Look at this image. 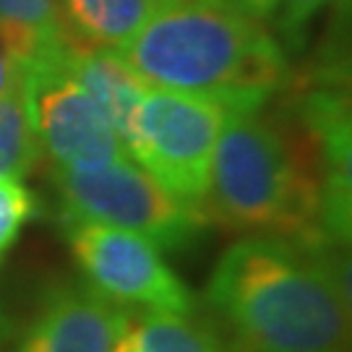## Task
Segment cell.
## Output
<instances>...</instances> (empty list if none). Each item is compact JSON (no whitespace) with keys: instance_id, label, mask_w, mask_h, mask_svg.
Instances as JSON below:
<instances>
[{"instance_id":"1","label":"cell","mask_w":352,"mask_h":352,"mask_svg":"<svg viewBox=\"0 0 352 352\" xmlns=\"http://www.w3.org/2000/svg\"><path fill=\"white\" fill-rule=\"evenodd\" d=\"M206 300L230 331V352H347V269L331 245L248 235L217 261Z\"/></svg>"},{"instance_id":"2","label":"cell","mask_w":352,"mask_h":352,"mask_svg":"<svg viewBox=\"0 0 352 352\" xmlns=\"http://www.w3.org/2000/svg\"><path fill=\"white\" fill-rule=\"evenodd\" d=\"M120 55L146 87L219 102L227 113L261 110L289 78L279 39L232 0H160Z\"/></svg>"},{"instance_id":"3","label":"cell","mask_w":352,"mask_h":352,"mask_svg":"<svg viewBox=\"0 0 352 352\" xmlns=\"http://www.w3.org/2000/svg\"><path fill=\"white\" fill-rule=\"evenodd\" d=\"M209 214L227 230L321 248L324 201L311 144L261 110L227 113L212 160Z\"/></svg>"},{"instance_id":"4","label":"cell","mask_w":352,"mask_h":352,"mask_svg":"<svg viewBox=\"0 0 352 352\" xmlns=\"http://www.w3.org/2000/svg\"><path fill=\"white\" fill-rule=\"evenodd\" d=\"M60 219L94 222L141 235L160 251H183L201 235L206 214L193 212L131 157L89 170H52Z\"/></svg>"},{"instance_id":"5","label":"cell","mask_w":352,"mask_h":352,"mask_svg":"<svg viewBox=\"0 0 352 352\" xmlns=\"http://www.w3.org/2000/svg\"><path fill=\"white\" fill-rule=\"evenodd\" d=\"M225 118L219 102L149 87L133 118L128 154L170 196L209 217L212 160Z\"/></svg>"},{"instance_id":"6","label":"cell","mask_w":352,"mask_h":352,"mask_svg":"<svg viewBox=\"0 0 352 352\" xmlns=\"http://www.w3.org/2000/svg\"><path fill=\"white\" fill-rule=\"evenodd\" d=\"M16 74L39 154L50 160L52 170H89L131 157L100 104L68 71L63 55Z\"/></svg>"},{"instance_id":"7","label":"cell","mask_w":352,"mask_h":352,"mask_svg":"<svg viewBox=\"0 0 352 352\" xmlns=\"http://www.w3.org/2000/svg\"><path fill=\"white\" fill-rule=\"evenodd\" d=\"M65 240L91 287L118 305L190 314L193 292L141 235L94 222H65Z\"/></svg>"},{"instance_id":"8","label":"cell","mask_w":352,"mask_h":352,"mask_svg":"<svg viewBox=\"0 0 352 352\" xmlns=\"http://www.w3.org/2000/svg\"><path fill=\"white\" fill-rule=\"evenodd\" d=\"M300 131L311 144L324 201V238L329 245H347L352 227V131L350 102L340 84L308 89L298 104Z\"/></svg>"},{"instance_id":"9","label":"cell","mask_w":352,"mask_h":352,"mask_svg":"<svg viewBox=\"0 0 352 352\" xmlns=\"http://www.w3.org/2000/svg\"><path fill=\"white\" fill-rule=\"evenodd\" d=\"M126 316L91 285L65 282L50 289L16 352H113Z\"/></svg>"},{"instance_id":"10","label":"cell","mask_w":352,"mask_h":352,"mask_svg":"<svg viewBox=\"0 0 352 352\" xmlns=\"http://www.w3.org/2000/svg\"><path fill=\"white\" fill-rule=\"evenodd\" d=\"M63 63L76 76V81L87 89L89 97L100 104V110L128 149L133 136V118L149 87L118 50L89 47L65 39Z\"/></svg>"},{"instance_id":"11","label":"cell","mask_w":352,"mask_h":352,"mask_svg":"<svg viewBox=\"0 0 352 352\" xmlns=\"http://www.w3.org/2000/svg\"><path fill=\"white\" fill-rule=\"evenodd\" d=\"M63 26L55 0H0V52L13 71L60 58Z\"/></svg>"},{"instance_id":"12","label":"cell","mask_w":352,"mask_h":352,"mask_svg":"<svg viewBox=\"0 0 352 352\" xmlns=\"http://www.w3.org/2000/svg\"><path fill=\"white\" fill-rule=\"evenodd\" d=\"M63 37L89 47L123 50L160 0H55Z\"/></svg>"},{"instance_id":"13","label":"cell","mask_w":352,"mask_h":352,"mask_svg":"<svg viewBox=\"0 0 352 352\" xmlns=\"http://www.w3.org/2000/svg\"><path fill=\"white\" fill-rule=\"evenodd\" d=\"M113 352H230L222 337L190 314L144 311L126 316Z\"/></svg>"},{"instance_id":"14","label":"cell","mask_w":352,"mask_h":352,"mask_svg":"<svg viewBox=\"0 0 352 352\" xmlns=\"http://www.w3.org/2000/svg\"><path fill=\"white\" fill-rule=\"evenodd\" d=\"M42 160L19 74L0 94V180H21Z\"/></svg>"},{"instance_id":"15","label":"cell","mask_w":352,"mask_h":352,"mask_svg":"<svg viewBox=\"0 0 352 352\" xmlns=\"http://www.w3.org/2000/svg\"><path fill=\"white\" fill-rule=\"evenodd\" d=\"M37 214L39 199L32 190L19 180H0V266Z\"/></svg>"},{"instance_id":"16","label":"cell","mask_w":352,"mask_h":352,"mask_svg":"<svg viewBox=\"0 0 352 352\" xmlns=\"http://www.w3.org/2000/svg\"><path fill=\"white\" fill-rule=\"evenodd\" d=\"M331 3L334 0H279L277 11H274L272 19L277 21V29L282 32V37L289 39V42H298L302 29Z\"/></svg>"},{"instance_id":"17","label":"cell","mask_w":352,"mask_h":352,"mask_svg":"<svg viewBox=\"0 0 352 352\" xmlns=\"http://www.w3.org/2000/svg\"><path fill=\"white\" fill-rule=\"evenodd\" d=\"M238 8H243L245 13H251L253 19L258 21H269L274 11H277V3L279 0H232Z\"/></svg>"},{"instance_id":"18","label":"cell","mask_w":352,"mask_h":352,"mask_svg":"<svg viewBox=\"0 0 352 352\" xmlns=\"http://www.w3.org/2000/svg\"><path fill=\"white\" fill-rule=\"evenodd\" d=\"M13 81H16V71H13V65L6 60V55L0 52V94L11 87Z\"/></svg>"}]
</instances>
